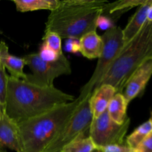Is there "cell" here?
I'll return each mask as SVG.
<instances>
[{
	"instance_id": "obj_17",
	"label": "cell",
	"mask_w": 152,
	"mask_h": 152,
	"mask_svg": "<svg viewBox=\"0 0 152 152\" xmlns=\"http://www.w3.org/2000/svg\"><path fill=\"white\" fill-rule=\"evenodd\" d=\"M16 10L19 12L35 11L39 10H49L50 11L57 8L59 0H13Z\"/></svg>"
},
{
	"instance_id": "obj_24",
	"label": "cell",
	"mask_w": 152,
	"mask_h": 152,
	"mask_svg": "<svg viewBox=\"0 0 152 152\" xmlns=\"http://www.w3.org/2000/svg\"><path fill=\"white\" fill-rule=\"evenodd\" d=\"M134 152H152V132L137 147Z\"/></svg>"
},
{
	"instance_id": "obj_20",
	"label": "cell",
	"mask_w": 152,
	"mask_h": 152,
	"mask_svg": "<svg viewBox=\"0 0 152 152\" xmlns=\"http://www.w3.org/2000/svg\"><path fill=\"white\" fill-rule=\"evenodd\" d=\"M43 44L59 55L63 53L62 50V38L53 32H45L42 37Z\"/></svg>"
},
{
	"instance_id": "obj_21",
	"label": "cell",
	"mask_w": 152,
	"mask_h": 152,
	"mask_svg": "<svg viewBox=\"0 0 152 152\" xmlns=\"http://www.w3.org/2000/svg\"><path fill=\"white\" fill-rule=\"evenodd\" d=\"M8 77L6 69L0 62V105L4 106Z\"/></svg>"
},
{
	"instance_id": "obj_19",
	"label": "cell",
	"mask_w": 152,
	"mask_h": 152,
	"mask_svg": "<svg viewBox=\"0 0 152 152\" xmlns=\"http://www.w3.org/2000/svg\"><path fill=\"white\" fill-rule=\"evenodd\" d=\"M96 145L88 136L80 137L65 145L61 152H94Z\"/></svg>"
},
{
	"instance_id": "obj_13",
	"label": "cell",
	"mask_w": 152,
	"mask_h": 152,
	"mask_svg": "<svg viewBox=\"0 0 152 152\" xmlns=\"http://www.w3.org/2000/svg\"><path fill=\"white\" fill-rule=\"evenodd\" d=\"M0 62L11 74V77L25 80L26 74L24 73V67L26 65L22 57L13 56L9 53L8 46L4 42H0Z\"/></svg>"
},
{
	"instance_id": "obj_7",
	"label": "cell",
	"mask_w": 152,
	"mask_h": 152,
	"mask_svg": "<svg viewBox=\"0 0 152 152\" xmlns=\"http://www.w3.org/2000/svg\"><path fill=\"white\" fill-rule=\"evenodd\" d=\"M32 74H26L24 80L42 86H53L56 78L71 73V63L62 53L55 62H46L40 58L38 53L27 54L22 57Z\"/></svg>"
},
{
	"instance_id": "obj_14",
	"label": "cell",
	"mask_w": 152,
	"mask_h": 152,
	"mask_svg": "<svg viewBox=\"0 0 152 152\" xmlns=\"http://www.w3.org/2000/svg\"><path fill=\"white\" fill-rule=\"evenodd\" d=\"M80 52L89 59H99L103 49V41L96 31H91L79 39Z\"/></svg>"
},
{
	"instance_id": "obj_9",
	"label": "cell",
	"mask_w": 152,
	"mask_h": 152,
	"mask_svg": "<svg viewBox=\"0 0 152 152\" xmlns=\"http://www.w3.org/2000/svg\"><path fill=\"white\" fill-rule=\"evenodd\" d=\"M152 76V57L144 61L126 82L122 94L127 102L140 96Z\"/></svg>"
},
{
	"instance_id": "obj_22",
	"label": "cell",
	"mask_w": 152,
	"mask_h": 152,
	"mask_svg": "<svg viewBox=\"0 0 152 152\" xmlns=\"http://www.w3.org/2000/svg\"><path fill=\"white\" fill-rule=\"evenodd\" d=\"M38 53L39 55L40 58L42 60L46 61V62H55L62 55H59L58 53H56V52L48 48L43 43L40 46L39 51Z\"/></svg>"
},
{
	"instance_id": "obj_15",
	"label": "cell",
	"mask_w": 152,
	"mask_h": 152,
	"mask_svg": "<svg viewBox=\"0 0 152 152\" xmlns=\"http://www.w3.org/2000/svg\"><path fill=\"white\" fill-rule=\"evenodd\" d=\"M129 102L122 93H117L110 101L107 112L111 120L118 124H123L129 117L126 114Z\"/></svg>"
},
{
	"instance_id": "obj_1",
	"label": "cell",
	"mask_w": 152,
	"mask_h": 152,
	"mask_svg": "<svg viewBox=\"0 0 152 152\" xmlns=\"http://www.w3.org/2000/svg\"><path fill=\"white\" fill-rule=\"evenodd\" d=\"M76 99L74 96L62 91L54 86H39L10 76L7 80L4 113L18 123Z\"/></svg>"
},
{
	"instance_id": "obj_28",
	"label": "cell",
	"mask_w": 152,
	"mask_h": 152,
	"mask_svg": "<svg viewBox=\"0 0 152 152\" xmlns=\"http://www.w3.org/2000/svg\"><path fill=\"white\" fill-rule=\"evenodd\" d=\"M4 113V106L0 105V115L3 114Z\"/></svg>"
},
{
	"instance_id": "obj_30",
	"label": "cell",
	"mask_w": 152,
	"mask_h": 152,
	"mask_svg": "<svg viewBox=\"0 0 152 152\" xmlns=\"http://www.w3.org/2000/svg\"><path fill=\"white\" fill-rule=\"evenodd\" d=\"M94 152H99V151H96V150H95V151H94Z\"/></svg>"
},
{
	"instance_id": "obj_16",
	"label": "cell",
	"mask_w": 152,
	"mask_h": 152,
	"mask_svg": "<svg viewBox=\"0 0 152 152\" xmlns=\"http://www.w3.org/2000/svg\"><path fill=\"white\" fill-rule=\"evenodd\" d=\"M146 0H121L114 2H108L104 7L102 15L108 16L113 21L118 19L123 13L137 6H140Z\"/></svg>"
},
{
	"instance_id": "obj_25",
	"label": "cell",
	"mask_w": 152,
	"mask_h": 152,
	"mask_svg": "<svg viewBox=\"0 0 152 152\" xmlns=\"http://www.w3.org/2000/svg\"><path fill=\"white\" fill-rule=\"evenodd\" d=\"M114 23V22L111 19V18H109L108 16H104V15H101L97 19L96 26H97V28H101L102 30H105V31H107V30L109 29V28L115 26Z\"/></svg>"
},
{
	"instance_id": "obj_18",
	"label": "cell",
	"mask_w": 152,
	"mask_h": 152,
	"mask_svg": "<svg viewBox=\"0 0 152 152\" xmlns=\"http://www.w3.org/2000/svg\"><path fill=\"white\" fill-rule=\"evenodd\" d=\"M152 132V123L150 120L138 126L126 138V144L134 151L137 147Z\"/></svg>"
},
{
	"instance_id": "obj_31",
	"label": "cell",
	"mask_w": 152,
	"mask_h": 152,
	"mask_svg": "<svg viewBox=\"0 0 152 152\" xmlns=\"http://www.w3.org/2000/svg\"><path fill=\"white\" fill-rule=\"evenodd\" d=\"M0 152H2V151H1V150H0Z\"/></svg>"
},
{
	"instance_id": "obj_8",
	"label": "cell",
	"mask_w": 152,
	"mask_h": 152,
	"mask_svg": "<svg viewBox=\"0 0 152 152\" xmlns=\"http://www.w3.org/2000/svg\"><path fill=\"white\" fill-rule=\"evenodd\" d=\"M129 125V117L123 124H118L111 120L106 110L97 118L92 120L88 134L96 148L108 145H123Z\"/></svg>"
},
{
	"instance_id": "obj_27",
	"label": "cell",
	"mask_w": 152,
	"mask_h": 152,
	"mask_svg": "<svg viewBox=\"0 0 152 152\" xmlns=\"http://www.w3.org/2000/svg\"><path fill=\"white\" fill-rule=\"evenodd\" d=\"M147 21L152 22V4L150 5L148 10V14H147Z\"/></svg>"
},
{
	"instance_id": "obj_6",
	"label": "cell",
	"mask_w": 152,
	"mask_h": 152,
	"mask_svg": "<svg viewBox=\"0 0 152 152\" xmlns=\"http://www.w3.org/2000/svg\"><path fill=\"white\" fill-rule=\"evenodd\" d=\"M90 96L89 95L82 100L72 117L43 152H61L65 145L74 140L88 136L93 120L89 103Z\"/></svg>"
},
{
	"instance_id": "obj_11",
	"label": "cell",
	"mask_w": 152,
	"mask_h": 152,
	"mask_svg": "<svg viewBox=\"0 0 152 152\" xmlns=\"http://www.w3.org/2000/svg\"><path fill=\"white\" fill-rule=\"evenodd\" d=\"M116 94V89L108 84L100 85L94 89L89 99L93 119L97 118L106 111L110 101Z\"/></svg>"
},
{
	"instance_id": "obj_26",
	"label": "cell",
	"mask_w": 152,
	"mask_h": 152,
	"mask_svg": "<svg viewBox=\"0 0 152 152\" xmlns=\"http://www.w3.org/2000/svg\"><path fill=\"white\" fill-rule=\"evenodd\" d=\"M66 50L68 51L71 52V53H77V52H80V42H79V39H69L66 43Z\"/></svg>"
},
{
	"instance_id": "obj_2",
	"label": "cell",
	"mask_w": 152,
	"mask_h": 152,
	"mask_svg": "<svg viewBox=\"0 0 152 152\" xmlns=\"http://www.w3.org/2000/svg\"><path fill=\"white\" fill-rule=\"evenodd\" d=\"M108 1L105 0H65L50 11L45 32H53L61 38L80 39L96 31V22Z\"/></svg>"
},
{
	"instance_id": "obj_10",
	"label": "cell",
	"mask_w": 152,
	"mask_h": 152,
	"mask_svg": "<svg viewBox=\"0 0 152 152\" xmlns=\"http://www.w3.org/2000/svg\"><path fill=\"white\" fill-rule=\"evenodd\" d=\"M9 148L21 151L19 126L16 122L4 113L0 115V150Z\"/></svg>"
},
{
	"instance_id": "obj_23",
	"label": "cell",
	"mask_w": 152,
	"mask_h": 152,
	"mask_svg": "<svg viewBox=\"0 0 152 152\" xmlns=\"http://www.w3.org/2000/svg\"><path fill=\"white\" fill-rule=\"evenodd\" d=\"M96 150L99 152H134L126 144L123 145H108L97 147Z\"/></svg>"
},
{
	"instance_id": "obj_5",
	"label": "cell",
	"mask_w": 152,
	"mask_h": 152,
	"mask_svg": "<svg viewBox=\"0 0 152 152\" xmlns=\"http://www.w3.org/2000/svg\"><path fill=\"white\" fill-rule=\"evenodd\" d=\"M103 49L101 56L98 59L97 64L90 80L82 87L80 97L82 99L91 95L92 92L98 87L101 80L105 75L108 68L116 56L124 46L123 39V30L118 26L109 28L102 36Z\"/></svg>"
},
{
	"instance_id": "obj_29",
	"label": "cell",
	"mask_w": 152,
	"mask_h": 152,
	"mask_svg": "<svg viewBox=\"0 0 152 152\" xmlns=\"http://www.w3.org/2000/svg\"><path fill=\"white\" fill-rule=\"evenodd\" d=\"M149 120H151V123H152V111H151V117H150V119H149Z\"/></svg>"
},
{
	"instance_id": "obj_12",
	"label": "cell",
	"mask_w": 152,
	"mask_h": 152,
	"mask_svg": "<svg viewBox=\"0 0 152 152\" xmlns=\"http://www.w3.org/2000/svg\"><path fill=\"white\" fill-rule=\"evenodd\" d=\"M152 0H146L145 3L139 6L137 10L132 16L126 28L123 30V39L124 45L132 39L140 31L147 21V14Z\"/></svg>"
},
{
	"instance_id": "obj_4",
	"label": "cell",
	"mask_w": 152,
	"mask_h": 152,
	"mask_svg": "<svg viewBox=\"0 0 152 152\" xmlns=\"http://www.w3.org/2000/svg\"><path fill=\"white\" fill-rule=\"evenodd\" d=\"M150 57H152V22L146 21L140 31L122 48L98 86L111 85L117 93H122L132 73Z\"/></svg>"
},
{
	"instance_id": "obj_3",
	"label": "cell",
	"mask_w": 152,
	"mask_h": 152,
	"mask_svg": "<svg viewBox=\"0 0 152 152\" xmlns=\"http://www.w3.org/2000/svg\"><path fill=\"white\" fill-rule=\"evenodd\" d=\"M82 100L78 96L72 102L18 123L20 152H43L72 117Z\"/></svg>"
}]
</instances>
